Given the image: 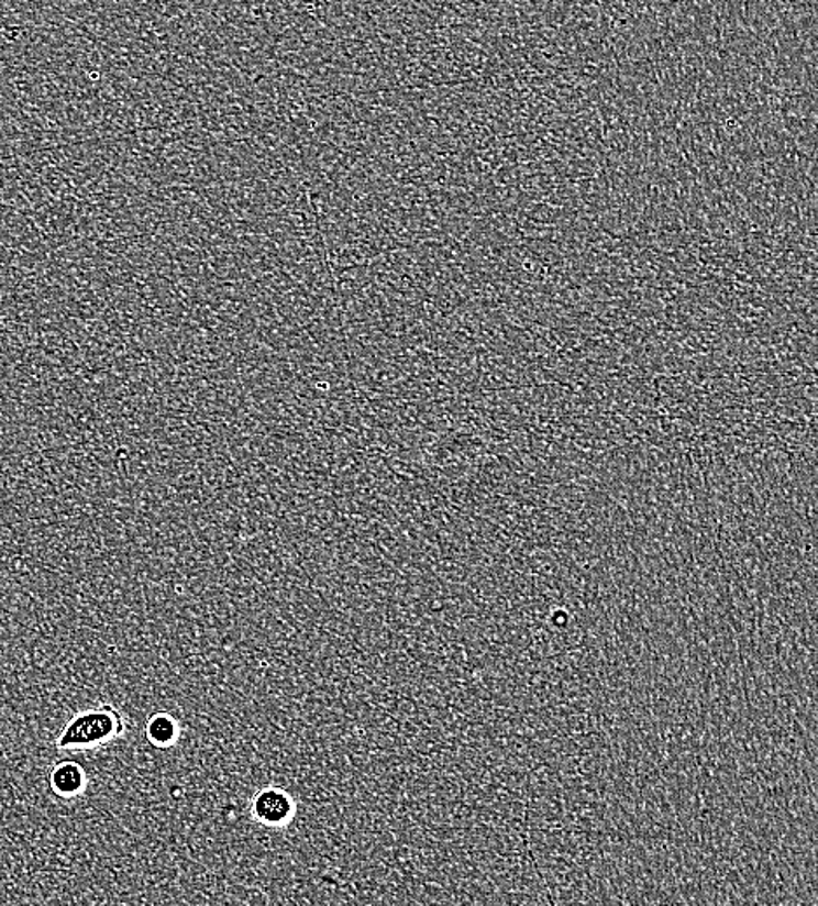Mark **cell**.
<instances>
[{
  "label": "cell",
  "mask_w": 818,
  "mask_h": 906,
  "mask_svg": "<svg viewBox=\"0 0 818 906\" xmlns=\"http://www.w3.org/2000/svg\"><path fill=\"white\" fill-rule=\"evenodd\" d=\"M550 622H552L557 630H570V622H571V612L570 610L559 609L555 612H552V617H550Z\"/></svg>",
  "instance_id": "obj_5"
},
{
  "label": "cell",
  "mask_w": 818,
  "mask_h": 906,
  "mask_svg": "<svg viewBox=\"0 0 818 906\" xmlns=\"http://www.w3.org/2000/svg\"><path fill=\"white\" fill-rule=\"evenodd\" d=\"M250 816L261 827L283 830L296 819V798L281 786H264L250 800Z\"/></svg>",
  "instance_id": "obj_2"
},
{
  "label": "cell",
  "mask_w": 818,
  "mask_h": 906,
  "mask_svg": "<svg viewBox=\"0 0 818 906\" xmlns=\"http://www.w3.org/2000/svg\"><path fill=\"white\" fill-rule=\"evenodd\" d=\"M126 732V720L121 709L110 703L80 709L56 738L62 751H88L114 743Z\"/></svg>",
  "instance_id": "obj_1"
},
{
  "label": "cell",
  "mask_w": 818,
  "mask_h": 906,
  "mask_svg": "<svg viewBox=\"0 0 818 906\" xmlns=\"http://www.w3.org/2000/svg\"><path fill=\"white\" fill-rule=\"evenodd\" d=\"M49 789L55 797L62 800H74L85 795L88 789L89 777L85 765L74 759H62L52 765L49 771Z\"/></svg>",
  "instance_id": "obj_3"
},
{
  "label": "cell",
  "mask_w": 818,
  "mask_h": 906,
  "mask_svg": "<svg viewBox=\"0 0 818 906\" xmlns=\"http://www.w3.org/2000/svg\"><path fill=\"white\" fill-rule=\"evenodd\" d=\"M181 736V726L178 718L168 711H156L148 717L145 723V738L151 747L157 750H169L178 743Z\"/></svg>",
  "instance_id": "obj_4"
}]
</instances>
